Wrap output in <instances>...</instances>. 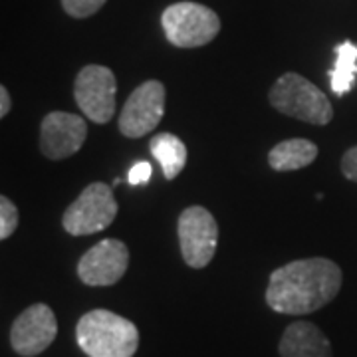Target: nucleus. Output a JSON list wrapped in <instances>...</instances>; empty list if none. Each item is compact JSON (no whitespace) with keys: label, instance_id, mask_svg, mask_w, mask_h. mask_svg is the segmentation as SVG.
<instances>
[{"label":"nucleus","instance_id":"obj_9","mask_svg":"<svg viewBox=\"0 0 357 357\" xmlns=\"http://www.w3.org/2000/svg\"><path fill=\"white\" fill-rule=\"evenodd\" d=\"M58 321L46 304H34L26 307L24 312L14 319L10 330V344L13 349L22 357L40 356L46 351L56 340Z\"/></svg>","mask_w":357,"mask_h":357},{"label":"nucleus","instance_id":"obj_6","mask_svg":"<svg viewBox=\"0 0 357 357\" xmlns=\"http://www.w3.org/2000/svg\"><path fill=\"white\" fill-rule=\"evenodd\" d=\"M183 260L191 268H204L217 252L218 225L204 206H189L181 213L177 225Z\"/></svg>","mask_w":357,"mask_h":357},{"label":"nucleus","instance_id":"obj_13","mask_svg":"<svg viewBox=\"0 0 357 357\" xmlns=\"http://www.w3.org/2000/svg\"><path fill=\"white\" fill-rule=\"evenodd\" d=\"M318 157V145L310 139H286L272 147L268 163L274 171H298L312 165Z\"/></svg>","mask_w":357,"mask_h":357},{"label":"nucleus","instance_id":"obj_15","mask_svg":"<svg viewBox=\"0 0 357 357\" xmlns=\"http://www.w3.org/2000/svg\"><path fill=\"white\" fill-rule=\"evenodd\" d=\"M335 64L330 74V84L335 96L349 93L357 79V46L354 42H342L335 46Z\"/></svg>","mask_w":357,"mask_h":357},{"label":"nucleus","instance_id":"obj_5","mask_svg":"<svg viewBox=\"0 0 357 357\" xmlns=\"http://www.w3.org/2000/svg\"><path fill=\"white\" fill-rule=\"evenodd\" d=\"M115 217L117 201L114 197V189L105 183H91L66 208L62 227L72 236H86L107 229Z\"/></svg>","mask_w":357,"mask_h":357},{"label":"nucleus","instance_id":"obj_7","mask_svg":"<svg viewBox=\"0 0 357 357\" xmlns=\"http://www.w3.org/2000/svg\"><path fill=\"white\" fill-rule=\"evenodd\" d=\"M115 91L117 82L114 72L105 66L89 64L82 68L74 84V98L82 114L100 126L114 119Z\"/></svg>","mask_w":357,"mask_h":357},{"label":"nucleus","instance_id":"obj_11","mask_svg":"<svg viewBox=\"0 0 357 357\" xmlns=\"http://www.w3.org/2000/svg\"><path fill=\"white\" fill-rule=\"evenodd\" d=\"M88 137L86 119L76 114L52 112L40 126V151L52 161L76 155Z\"/></svg>","mask_w":357,"mask_h":357},{"label":"nucleus","instance_id":"obj_12","mask_svg":"<svg viewBox=\"0 0 357 357\" xmlns=\"http://www.w3.org/2000/svg\"><path fill=\"white\" fill-rule=\"evenodd\" d=\"M278 351L282 357H332V345L316 324L294 321L282 335Z\"/></svg>","mask_w":357,"mask_h":357},{"label":"nucleus","instance_id":"obj_17","mask_svg":"<svg viewBox=\"0 0 357 357\" xmlns=\"http://www.w3.org/2000/svg\"><path fill=\"white\" fill-rule=\"evenodd\" d=\"M105 4V0H62V6L74 18H88Z\"/></svg>","mask_w":357,"mask_h":357},{"label":"nucleus","instance_id":"obj_14","mask_svg":"<svg viewBox=\"0 0 357 357\" xmlns=\"http://www.w3.org/2000/svg\"><path fill=\"white\" fill-rule=\"evenodd\" d=\"M151 155L163 169L165 178H175L187 165V147L173 133H159L149 143Z\"/></svg>","mask_w":357,"mask_h":357},{"label":"nucleus","instance_id":"obj_18","mask_svg":"<svg viewBox=\"0 0 357 357\" xmlns=\"http://www.w3.org/2000/svg\"><path fill=\"white\" fill-rule=\"evenodd\" d=\"M153 175V167L151 163H147V161H139V163H135V165L129 169L128 178L131 185H145L149 178Z\"/></svg>","mask_w":357,"mask_h":357},{"label":"nucleus","instance_id":"obj_2","mask_svg":"<svg viewBox=\"0 0 357 357\" xmlns=\"http://www.w3.org/2000/svg\"><path fill=\"white\" fill-rule=\"evenodd\" d=\"M76 340L88 357H133L139 347V330L109 310H91L77 321Z\"/></svg>","mask_w":357,"mask_h":357},{"label":"nucleus","instance_id":"obj_3","mask_svg":"<svg viewBox=\"0 0 357 357\" xmlns=\"http://www.w3.org/2000/svg\"><path fill=\"white\" fill-rule=\"evenodd\" d=\"M268 100L280 114L302 119L312 126H328L333 117V107L326 93L296 72L278 77V82L270 89Z\"/></svg>","mask_w":357,"mask_h":357},{"label":"nucleus","instance_id":"obj_8","mask_svg":"<svg viewBox=\"0 0 357 357\" xmlns=\"http://www.w3.org/2000/svg\"><path fill=\"white\" fill-rule=\"evenodd\" d=\"M165 114V86L159 79H147L131 91L119 114V131L137 139L151 133Z\"/></svg>","mask_w":357,"mask_h":357},{"label":"nucleus","instance_id":"obj_10","mask_svg":"<svg viewBox=\"0 0 357 357\" xmlns=\"http://www.w3.org/2000/svg\"><path fill=\"white\" fill-rule=\"evenodd\" d=\"M129 266V250L115 238H105L91 246L77 262V276L88 286H114Z\"/></svg>","mask_w":357,"mask_h":357},{"label":"nucleus","instance_id":"obj_19","mask_svg":"<svg viewBox=\"0 0 357 357\" xmlns=\"http://www.w3.org/2000/svg\"><path fill=\"white\" fill-rule=\"evenodd\" d=\"M342 173L349 181L357 183V145L351 147L349 151H345L344 159H342Z\"/></svg>","mask_w":357,"mask_h":357},{"label":"nucleus","instance_id":"obj_16","mask_svg":"<svg viewBox=\"0 0 357 357\" xmlns=\"http://www.w3.org/2000/svg\"><path fill=\"white\" fill-rule=\"evenodd\" d=\"M18 208L8 197H0V238L6 241L14 234V230L18 229Z\"/></svg>","mask_w":357,"mask_h":357},{"label":"nucleus","instance_id":"obj_1","mask_svg":"<svg viewBox=\"0 0 357 357\" xmlns=\"http://www.w3.org/2000/svg\"><path fill=\"white\" fill-rule=\"evenodd\" d=\"M342 282V268L330 258L294 260L270 274L266 302L278 314L304 316L330 304Z\"/></svg>","mask_w":357,"mask_h":357},{"label":"nucleus","instance_id":"obj_20","mask_svg":"<svg viewBox=\"0 0 357 357\" xmlns=\"http://www.w3.org/2000/svg\"><path fill=\"white\" fill-rule=\"evenodd\" d=\"M13 107V100H10V93H8V88L0 86V117H6L8 112Z\"/></svg>","mask_w":357,"mask_h":357},{"label":"nucleus","instance_id":"obj_4","mask_svg":"<svg viewBox=\"0 0 357 357\" xmlns=\"http://www.w3.org/2000/svg\"><path fill=\"white\" fill-rule=\"evenodd\" d=\"M161 24L173 46L199 48L215 40L220 30V18L215 10L199 2H177L167 6Z\"/></svg>","mask_w":357,"mask_h":357}]
</instances>
